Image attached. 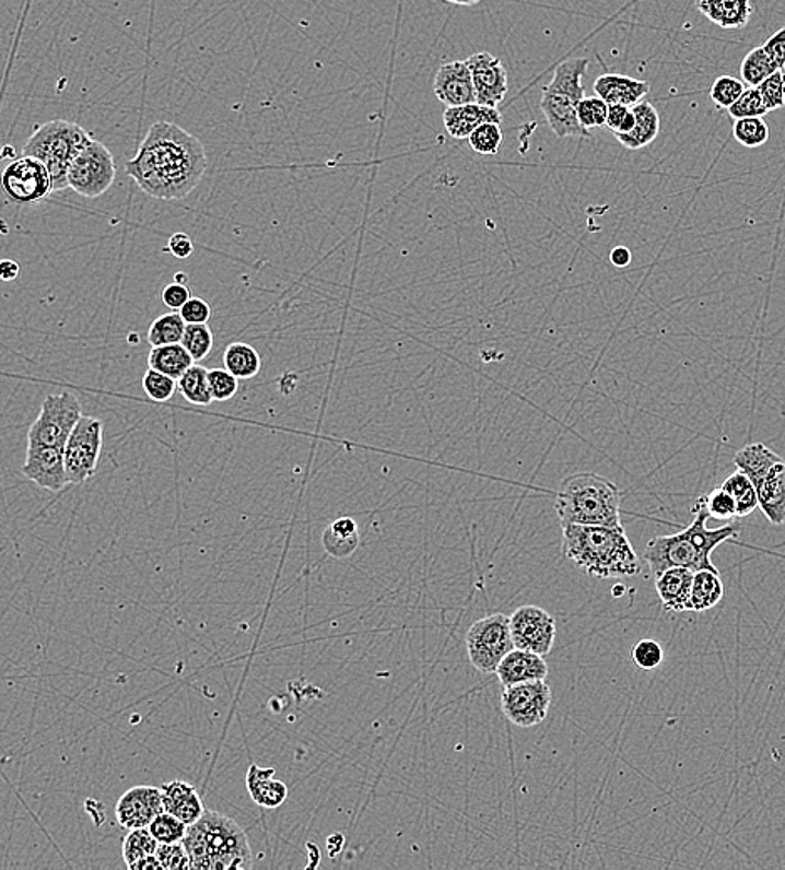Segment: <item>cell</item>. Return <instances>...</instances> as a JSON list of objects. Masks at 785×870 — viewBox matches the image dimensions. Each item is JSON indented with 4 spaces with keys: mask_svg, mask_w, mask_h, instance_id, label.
Here are the masks:
<instances>
[{
    "mask_svg": "<svg viewBox=\"0 0 785 870\" xmlns=\"http://www.w3.org/2000/svg\"><path fill=\"white\" fill-rule=\"evenodd\" d=\"M208 168L207 151L197 136L169 121L151 126L126 173L154 200L175 201L194 193Z\"/></svg>",
    "mask_w": 785,
    "mask_h": 870,
    "instance_id": "6da1fadb",
    "label": "cell"
},
{
    "mask_svg": "<svg viewBox=\"0 0 785 870\" xmlns=\"http://www.w3.org/2000/svg\"><path fill=\"white\" fill-rule=\"evenodd\" d=\"M563 554L595 578H635L642 571L623 526H563Z\"/></svg>",
    "mask_w": 785,
    "mask_h": 870,
    "instance_id": "7a4b0ae2",
    "label": "cell"
},
{
    "mask_svg": "<svg viewBox=\"0 0 785 870\" xmlns=\"http://www.w3.org/2000/svg\"><path fill=\"white\" fill-rule=\"evenodd\" d=\"M693 514H695V519L682 532L658 536V538L649 539L646 542L643 556H645L646 564L655 578L670 567H687L693 573L702 569L718 571L712 563V553L728 539L739 536V525L708 529L707 519L711 516L700 497L693 506Z\"/></svg>",
    "mask_w": 785,
    "mask_h": 870,
    "instance_id": "3957f363",
    "label": "cell"
},
{
    "mask_svg": "<svg viewBox=\"0 0 785 870\" xmlns=\"http://www.w3.org/2000/svg\"><path fill=\"white\" fill-rule=\"evenodd\" d=\"M186 850L195 870L250 869L247 834L233 819L204 810L197 824L188 825Z\"/></svg>",
    "mask_w": 785,
    "mask_h": 870,
    "instance_id": "277c9868",
    "label": "cell"
},
{
    "mask_svg": "<svg viewBox=\"0 0 785 870\" xmlns=\"http://www.w3.org/2000/svg\"><path fill=\"white\" fill-rule=\"evenodd\" d=\"M620 506V489L593 472L567 475L554 501L561 526H621Z\"/></svg>",
    "mask_w": 785,
    "mask_h": 870,
    "instance_id": "5b68a950",
    "label": "cell"
},
{
    "mask_svg": "<svg viewBox=\"0 0 785 870\" xmlns=\"http://www.w3.org/2000/svg\"><path fill=\"white\" fill-rule=\"evenodd\" d=\"M589 59L576 58L561 62L554 69L553 79L543 90V96L539 101V107L547 118L548 126L558 138H588L586 131L578 121L579 101L586 97L583 78L588 69Z\"/></svg>",
    "mask_w": 785,
    "mask_h": 870,
    "instance_id": "8992f818",
    "label": "cell"
},
{
    "mask_svg": "<svg viewBox=\"0 0 785 870\" xmlns=\"http://www.w3.org/2000/svg\"><path fill=\"white\" fill-rule=\"evenodd\" d=\"M91 140L90 132L75 122L56 119L36 129L25 141L22 154L36 157L52 178L54 193L69 188L68 173L75 154Z\"/></svg>",
    "mask_w": 785,
    "mask_h": 870,
    "instance_id": "52a82bcc",
    "label": "cell"
},
{
    "mask_svg": "<svg viewBox=\"0 0 785 870\" xmlns=\"http://www.w3.org/2000/svg\"><path fill=\"white\" fill-rule=\"evenodd\" d=\"M514 648L511 618L503 613L481 618L466 633L469 661L481 673H496L501 661Z\"/></svg>",
    "mask_w": 785,
    "mask_h": 870,
    "instance_id": "ba28073f",
    "label": "cell"
},
{
    "mask_svg": "<svg viewBox=\"0 0 785 870\" xmlns=\"http://www.w3.org/2000/svg\"><path fill=\"white\" fill-rule=\"evenodd\" d=\"M83 418V407L71 392L50 393L40 405L36 422L27 432V446L66 449L69 435Z\"/></svg>",
    "mask_w": 785,
    "mask_h": 870,
    "instance_id": "9c48e42d",
    "label": "cell"
},
{
    "mask_svg": "<svg viewBox=\"0 0 785 870\" xmlns=\"http://www.w3.org/2000/svg\"><path fill=\"white\" fill-rule=\"evenodd\" d=\"M115 179V156L101 141L91 138L69 166V188L84 198H99Z\"/></svg>",
    "mask_w": 785,
    "mask_h": 870,
    "instance_id": "30bf717a",
    "label": "cell"
},
{
    "mask_svg": "<svg viewBox=\"0 0 785 870\" xmlns=\"http://www.w3.org/2000/svg\"><path fill=\"white\" fill-rule=\"evenodd\" d=\"M104 424L96 418L79 419L66 444L65 459L69 484H84L93 478L103 450Z\"/></svg>",
    "mask_w": 785,
    "mask_h": 870,
    "instance_id": "8fae6325",
    "label": "cell"
},
{
    "mask_svg": "<svg viewBox=\"0 0 785 870\" xmlns=\"http://www.w3.org/2000/svg\"><path fill=\"white\" fill-rule=\"evenodd\" d=\"M2 189L9 201L17 204H37L54 193L52 178L46 166L36 157H15L2 173Z\"/></svg>",
    "mask_w": 785,
    "mask_h": 870,
    "instance_id": "7c38bea8",
    "label": "cell"
},
{
    "mask_svg": "<svg viewBox=\"0 0 785 870\" xmlns=\"http://www.w3.org/2000/svg\"><path fill=\"white\" fill-rule=\"evenodd\" d=\"M551 699L553 695L547 680H536L504 686L501 705L511 724L529 728L544 721L550 712Z\"/></svg>",
    "mask_w": 785,
    "mask_h": 870,
    "instance_id": "4fadbf2b",
    "label": "cell"
},
{
    "mask_svg": "<svg viewBox=\"0 0 785 870\" xmlns=\"http://www.w3.org/2000/svg\"><path fill=\"white\" fill-rule=\"evenodd\" d=\"M511 633L516 648L548 657L556 638V620L543 608L526 604L511 616Z\"/></svg>",
    "mask_w": 785,
    "mask_h": 870,
    "instance_id": "5bb4252c",
    "label": "cell"
},
{
    "mask_svg": "<svg viewBox=\"0 0 785 870\" xmlns=\"http://www.w3.org/2000/svg\"><path fill=\"white\" fill-rule=\"evenodd\" d=\"M22 474L50 493H59L69 484L65 449L50 446H27Z\"/></svg>",
    "mask_w": 785,
    "mask_h": 870,
    "instance_id": "9a60e30c",
    "label": "cell"
},
{
    "mask_svg": "<svg viewBox=\"0 0 785 870\" xmlns=\"http://www.w3.org/2000/svg\"><path fill=\"white\" fill-rule=\"evenodd\" d=\"M165 812L161 788L150 785H138L129 788L128 792L116 803V819L121 827L128 831L150 827L151 822Z\"/></svg>",
    "mask_w": 785,
    "mask_h": 870,
    "instance_id": "2e32d148",
    "label": "cell"
},
{
    "mask_svg": "<svg viewBox=\"0 0 785 870\" xmlns=\"http://www.w3.org/2000/svg\"><path fill=\"white\" fill-rule=\"evenodd\" d=\"M471 69L476 97L482 106L497 107L507 94V71L490 52L472 54L466 59Z\"/></svg>",
    "mask_w": 785,
    "mask_h": 870,
    "instance_id": "e0dca14e",
    "label": "cell"
},
{
    "mask_svg": "<svg viewBox=\"0 0 785 870\" xmlns=\"http://www.w3.org/2000/svg\"><path fill=\"white\" fill-rule=\"evenodd\" d=\"M432 90L446 107L478 103L471 69L466 61H453L441 66Z\"/></svg>",
    "mask_w": 785,
    "mask_h": 870,
    "instance_id": "ac0fdd59",
    "label": "cell"
},
{
    "mask_svg": "<svg viewBox=\"0 0 785 870\" xmlns=\"http://www.w3.org/2000/svg\"><path fill=\"white\" fill-rule=\"evenodd\" d=\"M444 128L454 140H468L469 136L485 122L501 125L503 115L497 107L482 106L479 103L465 106L446 107L443 115Z\"/></svg>",
    "mask_w": 785,
    "mask_h": 870,
    "instance_id": "d6986e66",
    "label": "cell"
},
{
    "mask_svg": "<svg viewBox=\"0 0 785 870\" xmlns=\"http://www.w3.org/2000/svg\"><path fill=\"white\" fill-rule=\"evenodd\" d=\"M548 671H550V668H548L544 657H541L538 652L514 648L501 661L496 674L503 686H511L516 685V683L547 680Z\"/></svg>",
    "mask_w": 785,
    "mask_h": 870,
    "instance_id": "ffe728a7",
    "label": "cell"
},
{
    "mask_svg": "<svg viewBox=\"0 0 785 870\" xmlns=\"http://www.w3.org/2000/svg\"><path fill=\"white\" fill-rule=\"evenodd\" d=\"M693 576L695 573L687 567H670L655 578V588L665 610L673 613L690 611Z\"/></svg>",
    "mask_w": 785,
    "mask_h": 870,
    "instance_id": "44dd1931",
    "label": "cell"
},
{
    "mask_svg": "<svg viewBox=\"0 0 785 870\" xmlns=\"http://www.w3.org/2000/svg\"><path fill=\"white\" fill-rule=\"evenodd\" d=\"M165 812L173 813L186 825H194L203 818V800L198 796L197 788L188 781L173 780L161 785Z\"/></svg>",
    "mask_w": 785,
    "mask_h": 870,
    "instance_id": "7402d4cb",
    "label": "cell"
},
{
    "mask_svg": "<svg viewBox=\"0 0 785 870\" xmlns=\"http://www.w3.org/2000/svg\"><path fill=\"white\" fill-rule=\"evenodd\" d=\"M595 93L608 106L620 104V106L633 107L642 103L643 97L649 93V84L640 79L630 78V75L604 74L595 81Z\"/></svg>",
    "mask_w": 785,
    "mask_h": 870,
    "instance_id": "603a6c76",
    "label": "cell"
},
{
    "mask_svg": "<svg viewBox=\"0 0 785 870\" xmlns=\"http://www.w3.org/2000/svg\"><path fill=\"white\" fill-rule=\"evenodd\" d=\"M734 465L737 466L739 471L749 475L753 485L761 484L762 481L769 478L772 472L777 471L785 460L782 459L774 450L769 449L765 444L753 443L740 449L734 457Z\"/></svg>",
    "mask_w": 785,
    "mask_h": 870,
    "instance_id": "cb8c5ba5",
    "label": "cell"
},
{
    "mask_svg": "<svg viewBox=\"0 0 785 870\" xmlns=\"http://www.w3.org/2000/svg\"><path fill=\"white\" fill-rule=\"evenodd\" d=\"M696 8L722 30H742L753 12L750 0H696Z\"/></svg>",
    "mask_w": 785,
    "mask_h": 870,
    "instance_id": "d4e9b609",
    "label": "cell"
},
{
    "mask_svg": "<svg viewBox=\"0 0 785 870\" xmlns=\"http://www.w3.org/2000/svg\"><path fill=\"white\" fill-rule=\"evenodd\" d=\"M247 788L251 800L265 809H277V807L283 806L289 797L286 785L276 778V768L250 765L247 774Z\"/></svg>",
    "mask_w": 785,
    "mask_h": 870,
    "instance_id": "484cf974",
    "label": "cell"
},
{
    "mask_svg": "<svg viewBox=\"0 0 785 870\" xmlns=\"http://www.w3.org/2000/svg\"><path fill=\"white\" fill-rule=\"evenodd\" d=\"M633 113H635L636 119L635 128L629 134H617L614 138H617L621 146L636 151L648 146V144L657 140L658 134H660V116H658L654 104L648 103V101H642V103L633 106Z\"/></svg>",
    "mask_w": 785,
    "mask_h": 870,
    "instance_id": "4316f807",
    "label": "cell"
},
{
    "mask_svg": "<svg viewBox=\"0 0 785 870\" xmlns=\"http://www.w3.org/2000/svg\"><path fill=\"white\" fill-rule=\"evenodd\" d=\"M759 494V509L772 525L781 526L785 522V465L772 472L765 481L757 485Z\"/></svg>",
    "mask_w": 785,
    "mask_h": 870,
    "instance_id": "83f0119b",
    "label": "cell"
},
{
    "mask_svg": "<svg viewBox=\"0 0 785 870\" xmlns=\"http://www.w3.org/2000/svg\"><path fill=\"white\" fill-rule=\"evenodd\" d=\"M724 583L718 571H696L693 576L692 596H690V611L703 613L712 610L724 598Z\"/></svg>",
    "mask_w": 785,
    "mask_h": 870,
    "instance_id": "f1b7e54d",
    "label": "cell"
},
{
    "mask_svg": "<svg viewBox=\"0 0 785 870\" xmlns=\"http://www.w3.org/2000/svg\"><path fill=\"white\" fill-rule=\"evenodd\" d=\"M194 357L189 355L183 343L153 346L150 355H148V367L163 372V374L169 375L176 380H179L185 375V372L194 367Z\"/></svg>",
    "mask_w": 785,
    "mask_h": 870,
    "instance_id": "f546056e",
    "label": "cell"
},
{
    "mask_svg": "<svg viewBox=\"0 0 785 870\" xmlns=\"http://www.w3.org/2000/svg\"><path fill=\"white\" fill-rule=\"evenodd\" d=\"M223 364L239 380H250L260 374V353L248 343L236 342L226 346L223 353Z\"/></svg>",
    "mask_w": 785,
    "mask_h": 870,
    "instance_id": "4dcf8cb0",
    "label": "cell"
},
{
    "mask_svg": "<svg viewBox=\"0 0 785 870\" xmlns=\"http://www.w3.org/2000/svg\"><path fill=\"white\" fill-rule=\"evenodd\" d=\"M722 487L733 494L736 499L737 518H747L759 509V494H757L755 485L750 481L749 475L743 474L739 469L722 482Z\"/></svg>",
    "mask_w": 785,
    "mask_h": 870,
    "instance_id": "1f68e13d",
    "label": "cell"
},
{
    "mask_svg": "<svg viewBox=\"0 0 785 870\" xmlns=\"http://www.w3.org/2000/svg\"><path fill=\"white\" fill-rule=\"evenodd\" d=\"M178 390L188 402L195 405H210L214 402L211 396L210 380H208V371L201 365L195 364L194 367L188 368L178 380Z\"/></svg>",
    "mask_w": 785,
    "mask_h": 870,
    "instance_id": "d6a6232c",
    "label": "cell"
},
{
    "mask_svg": "<svg viewBox=\"0 0 785 870\" xmlns=\"http://www.w3.org/2000/svg\"><path fill=\"white\" fill-rule=\"evenodd\" d=\"M185 330L186 321L181 314L169 311V314L161 315L151 324L150 330H148V342L153 346L181 343Z\"/></svg>",
    "mask_w": 785,
    "mask_h": 870,
    "instance_id": "836d02e7",
    "label": "cell"
},
{
    "mask_svg": "<svg viewBox=\"0 0 785 870\" xmlns=\"http://www.w3.org/2000/svg\"><path fill=\"white\" fill-rule=\"evenodd\" d=\"M157 847H160V842L151 834L150 828L129 831V834L126 835L125 844H122V857H125L126 866L131 869L140 860L156 856Z\"/></svg>",
    "mask_w": 785,
    "mask_h": 870,
    "instance_id": "e575fe53",
    "label": "cell"
},
{
    "mask_svg": "<svg viewBox=\"0 0 785 870\" xmlns=\"http://www.w3.org/2000/svg\"><path fill=\"white\" fill-rule=\"evenodd\" d=\"M775 71H778V69L775 68L774 62L769 58L764 47H755V49L747 54L742 64H740V79L749 86L759 87Z\"/></svg>",
    "mask_w": 785,
    "mask_h": 870,
    "instance_id": "d590c367",
    "label": "cell"
},
{
    "mask_svg": "<svg viewBox=\"0 0 785 870\" xmlns=\"http://www.w3.org/2000/svg\"><path fill=\"white\" fill-rule=\"evenodd\" d=\"M733 134L737 143L752 150V148H761L768 143L771 129L764 118H743L736 119Z\"/></svg>",
    "mask_w": 785,
    "mask_h": 870,
    "instance_id": "8d00e7d4",
    "label": "cell"
},
{
    "mask_svg": "<svg viewBox=\"0 0 785 870\" xmlns=\"http://www.w3.org/2000/svg\"><path fill=\"white\" fill-rule=\"evenodd\" d=\"M214 337L208 324H186L181 343L195 362L204 361L213 350Z\"/></svg>",
    "mask_w": 785,
    "mask_h": 870,
    "instance_id": "74e56055",
    "label": "cell"
},
{
    "mask_svg": "<svg viewBox=\"0 0 785 870\" xmlns=\"http://www.w3.org/2000/svg\"><path fill=\"white\" fill-rule=\"evenodd\" d=\"M727 111L734 119L764 118L765 115H769L761 90L752 86L747 87L742 96L728 107Z\"/></svg>",
    "mask_w": 785,
    "mask_h": 870,
    "instance_id": "f35d334b",
    "label": "cell"
},
{
    "mask_svg": "<svg viewBox=\"0 0 785 870\" xmlns=\"http://www.w3.org/2000/svg\"><path fill=\"white\" fill-rule=\"evenodd\" d=\"M703 506L707 509L708 516L717 521H733L737 519V504L733 494L727 493L724 487H715L711 493L700 497Z\"/></svg>",
    "mask_w": 785,
    "mask_h": 870,
    "instance_id": "ab89813d",
    "label": "cell"
},
{
    "mask_svg": "<svg viewBox=\"0 0 785 870\" xmlns=\"http://www.w3.org/2000/svg\"><path fill=\"white\" fill-rule=\"evenodd\" d=\"M468 141L476 153L494 156L503 146V131L496 122H485L469 136Z\"/></svg>",
    "mask_w": 785,
    "mask_h": 870,
    "instance_id": "60d3db41",
    "label": "cell"
},
{
    "mask_svg": "<svg viewBox=\"0 0 785 870\" xmlns=\"http://www.w3.org/2000/svg\"><path fill=\"white\" fill-rule=\"evenodd\" d=\"M148 828H150L151 834L156 837L160 844H176V842H183L185 840L186 832H188V825L179 821L176 815L168 812H163L161 815H157Z\"/></svg>",
    "mask_w": 785,
    "mask_h": 870,
    "instance_id": "b9f144b4",
    "label": "cell"
},
{
    "mask_svg": "<svg viewBox=\"0 0 785 870\" xmlns=\"http://www.w3.org/2000/svg\"><path fill=\"white\" fill-rule=\"evenodd\" d=\"M143 390L154 402H168L178 390V380L163 372L148 367L143 377Z\"/></svg>",
    "mask_w": 785,
    "mask_h": 870,
    "instance_id": "7bdbcfd3",
    "label": "cell"
},
{
    "mask_svg": "<svg viewBox=\"0 0 785 870\" xmlns=\"http://www.w3.org/2000/svg\"><path fill=\"white\" fill-rule=\"evenodd\" d=\"M746 90V83H743L742 79L734 78V75H720L712 84L711 97L715 106L728 109L742 96Z\"/></svg>",
    "mask_w": 785,
    "mask_h": 870,
    "instance_id": "ee69618b",
    "label": "cell"
},
{
    "mask_svg": "<svg viewBox=\"0 0 785 870\" xmlns=\"http://www.w3.org/2000/svg\"><path fill=\"white\" fill-rule=\"evenodd\" d=\"M608 107L610 106H608L601 97H583V99L579 101L578 109H576L579 125H582L586 131H591V129L595 128H604V126H607Z\"/></svg>",
    "mask_w": 785,
    "mask_h": 870,
    "instance_id": "f6af8a7d",
    "label": "cell"
},
{
    "mask_svg": "<svg viewBox=\"0 0 785 870\" xmlns=\"http://www.w3.org/2000/svg\"><path fill=\"white\" fill-rule=\"evenodd\" d=\"M208 380H210L211 396H213L214 402H226L238 392L239 378L226 368L208 371Z\"/></svg>",
    "mask_w": 785,
    "mask_h": 870,
    "instance_id": "bcb514c9",
    "label": "cell"
},
{
    "mask_svg": "<svg viewBox=\"0 0 785 870\" xmlns=\"http://www.w3.org/2000/svg\"><path fill=\"white\" fill-rule=\"evenodd\" d=\"M359 542H361L359 534L340 536L330 528L325 529L324 536H321V546L327 551V554L337 557V560H345V557L352 556L359 548Z\"/></svg>",
    "mask_w": 785,
    "mask_h": 870,
    "instance_id": "7dc6e473",
    "label": "cell"
},
{
    "mask_svg": "<svg viewBox=\"0 0 785 870\" xmlns=\"http://www.w3.org/2000/svg\"><path fill=\"white\" fill-rule=\"evenodd\" d=\"M632 660L642 670H655L664 663V648L655 639H642L633 646Z\"/></svg>",
    "mask_w": 785,
    "mask_h": 870,
    "instance_id": "c3c4849f",
    "label": "cell"
},
{
    "mask_svg": "<svg viewBox=\"0 0 785 870\" xmlns=\"http://www.w3.org/2000/svg\"><path fill=\"white\" fill-rule=\"evenodd\" d=\"M163 870L191 869L188 850L183 842L176 844H160L156 853Z\"/></svg>",
    "mask_w": 785,
    "mask_h": 870,
    "instance_id": "681fc988",
    "label": "cell"
},
{
    "mask_svg": "<svg viewBox=\"0 0 785 870\" xmlns=\"http://www.w3.org/2000/svg\"><path fill=\"white\" fill-rule=\"evenodd\" d=\"M769 113L785 107V71H775L759 86Z\"/></svg>",
    "mask_w": 785,
    "mask_h": 870,
    "instance_id": "f907efd6",
    "label": "cell"
},
{
    "mask_svg": "<svg viewBox=\"0 0 785 870\" xmlns=\"http://www.w3.org/2000/svg\"><path fill=\"white\" fill-rule=\"evenodd\" d=\"M635 113L633 107L620 106V104H611L608 107L607 128L613 131V134H629L635 128Z\"/></svg>",
    "mask_w": 785,
    "mask_h": 870,
    "instance_id": "816d5d0a",
    "label": "cell"
},
{
    "mask_svg": "<svg viewBox=\"0 0 785 870\" xmlns=\"http://www.w3.org/2000/svg\"><path fill=\"white\" fill-rule=\"evenodd\" d=\"M191 298V290L185 283L173 282L161 293V301L172 311H179Z\"/></svg>",
    "mask_w": 785,
    "mask_h": 870,
    "instance_id": "f5cc1de1",
    "label": "cell"
},
{
    "mask_svg": "<svg viewBox=\"0 0 785 870\" xmlns=\"http://www.w3.org/2000/svg\"><path fill=\"white\" fill-rule=\"evenodd\" d=\"M179 314L185 318L186 324H208L211 318V307L201 298L191 296Z\"/></svg>",
    "mask_w": 785,
    "mask_h": 870,
    "instance_id": "db71d44e",
    "label": "cell"
},
{
    "mask_svg": "<svg viewBox=\"0 0 785 870\" xmlns=\"http://www.w3.org/2000/svg\"><path fill=\"white\" fill-rule=\"evenodd\" d=\"M765 52H768L769 58L771 61L774 62L775 68L778 71H784L785 68V25L774 34V36L769 37L765 40L764 46Z\"/></svg>",
    "mask_w": 785,
    "mask_h": 870,
    "instance_id": "11a10c76",
    "label": "cell"
},
{
    "mask_svg": "<svg viewBox=\"0 0 785 870\" xmlns=\"http://www.w3.org/2000/svg\"><path fill=\"white\" fill-rule=\"evenodd\" d=\"M166 250H168L173 257L178 258V260H186V258L194 255L195 245L186 233H175V235H172V238H169L168 248H166Z\"/></svg>",
    "mask_w": 785,
    "mask_h": 870,
    "instance_id": "9f6ffc18",
    "label": "cell"
},
{
    "mask_svg": "<svg viewBox=\"0 0 785 870\" xmlns=\"http://www.w3.org/2000/svg\"><path fill=\"white\" fill-rule=\"evenodd\" d=\"M333 532L340 536H355L359 534L358 522L352 518H340L329 526Z\"/></svg>",
    "mask_w": 785,
    "mask_h": 870,
    "instance_id": "6f0895ef",
    "label": "cell"
},
{
    "mask_svg": "<svg viewBox=\"0 0 785 870\" xmlns=\"http://www.w3.org/2000/svg\"><path fill=\"white\" fill-rule=\"evenodd\" d=\"M610 261L617 268H626L632 263V251L626 247H617L611 250Z\"/></svg>",
    "mask_w": 785,
    "mask_h": 870,
    "instance_id": "680465c9",
    "label": "cell"
},
{
    "mask_svg": "<svg viewBox=\"0 0 785 870\" xmlns=\"http://www.w3.org/2000/svg\"><path fill=\"white\" fill-rule=\"evenodd\" d=\"M19 273H21V267H19L17 261L4 260L0 263V277H2L4 282H14Z\"/></svg>",
    "mask_w": 785,
    "mask_h": 870,
    "instance_id": "91938a15",
    "label": "cell"
},
{
    "mask_svg": "<svg viewBox=\"0 0 785 870\" xmlns=\"http://www.w3.org/2000/svg\"><path fill=\"white\" fill-rule=\"evenodd\" d=\"M160 860H157L156 856L147 857V859L140 860V862L134 863L131 867V870H161Z\"/></svg>",
    "mask_w": 785,
    "mask_h": 870,
    "instance_id": "94428289",
    "label": "cell"
},
{
    "mask_svg": "<svg viewBox=\"0 0 785 870\" xmlns=\"http://www.w3.org/2000/svg\"><path fill=\"white\" fill-rule=\"evenodd\" d=\"M446 2H449V4H456V5H476V4H479V2H481V0H446Z\"/></svg>",
    "mask_w": 785,
    "mask_h": 870,
    "instance_id": "6125c7cd",
    "label": "cell"
},
{
    "mask_svg": "<svg viewBox=\"0 0 785 870\" xmlns=\"http://www.w3.org/2000/svg\"><path fill=\"white\" fill-rule=\"evenodd\" d=\"M175 282L185 283V285H188V277H186L185 273H176Z\"/></svg>",
    "mask_w": 785,
    "mask_h": 870,
    "instance_id": "be15d7a7",
    "label": "cell"
}]
</instances>
